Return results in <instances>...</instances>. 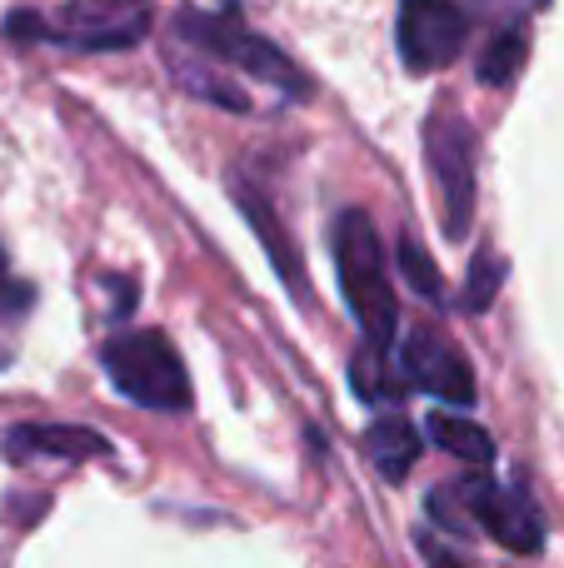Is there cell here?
Instances as JSON below:
<instances>
[{
  "label": "cell",
  "mask_w": 564,
  "mask_h": 568,
  "mask_svg": "<svg viewBox=\"0 0 564 568\" xmlns=\"http://www.w3.org/2000/svg\"><path fill=\"white\" fill-rule=\"evenodd\" d=\"M400 270H405V284H410V290L440 304V294H445V280H440L435 260L425 255V245H420L415 235H400Z\"/></svg>",
  "instance_id": "2e32d148"
},
{
  "label": "cell",
  "mask_w": 564,
  "mask_h": 568,
  "mask_svg": "<svg viewBox=\"0 0 564 568\" xmlns=\"http://www.w3.org/2000/svg\"><path fill=\"white\" fill-rule=\"evenodd\" d=\"M500 284H505V260L500 255H490V250H480L475 260H470V280H465V310L470 314H480V310H490L495 304V294H500Z\"/></svg>",
  "instance_id": "9a60e30c"
},
{
  "label": "cell",
  "mask_w": 564,
  "mask_h": 568,
  "mask_svg": "<svg viewBox=\"0 0 564 568\" xmlns=\"http://www.w3.org/2000/svg\"><path fill=\"white\" fill-rule=\"evenodd\" d=\"M460 504H465L470 524L485 529L490 539H500L510 554H540L545 549V514L535 509L525 489H505L490 474H465L455 484Z\"/></svg>",
  "instance_id": "8992f818"
},
{
  "label": "cell",
  "mask_w": 564,
  "mask_h": 568,
  "mask_svg": "<svg viewBox=\"0 0 564 568\" xmlns=\"http://www.w3.org/2000/svg\"><path fill=\"white\" fill-rule=\"evenodd\" d=\"M100 364H105L115 394L150 414H185L195 404L190 394V369L180 349L160 329H120L100 344Z\"/></svg>",
  "instance_id": "277c9868"
},
{
  "label": "cell",
  "mask_w": 564,
  "mask_h": 568,
  "mask_svg": "<svg viewBox=\"0 0 564 568\" xmlns=\"http://www.w3.org/2000/svg\"><path fill=\"white\" fill-rule=\"evenodd\" d=\"M470 40V16L455 0H400L395 16V45L410 75H430L460 60Z\"/></svg>",
  "instance_id": "52a82bcc"
},
{
  "label": "cell",
  "mask_w": 564,
  "mask_h": 568,
  "mask_svg": "<svg viewBox=\"0 0 564 568\" xmlns=\"http://www.w3.org/2000/svg\"><path fill=\"white\" fill-rule=\"evenodd\" d=\"M350 379H355V394L365 404H385V409H395L400 399H405V374H400V364L390 359V349H370L365 344V354H355L350 359Z\"/></svg>",
  "instance_id": "4fadbf2b"
},
{
  "label": "cell",
  "mask_w": 564,
  "mask_h": 568,
  "mask_svg": "<svg viewBox=\"0 0 564 568\" xmlns=\"http://www.w3.org/2000/svg\"><path fill=\"white\" fill-rule=\"evenodd\" d=\"M425 434L440 444L445 454H455V459H465L470 469H490L495 464V439H490V429H480L475 419H465V414H450V409H435L425 424Z\"/></svg>",
  "instance_id": "7c38bea8"
},
{
  "label": "cell",
  "mask_w": 564,
  "mask_h": 568,
  "mask_svg": "<svg viewBox=\"0 0 564 568\" xmlns=\"http://www.w3.org/2000/svg\"><path fill=\"white\" fill-rule=\"evenodd\" d=\"M420 449H425V439H420V429L405 419V414H380V419L365 429V454L385 484H405L410 469H415V459H420Z\"/></svg>",
  "instance_id": "8fae6325"
},
{
  "label": "cell",
  "mask_w": 564,
  "mask_h": 568,
  "mask_svg": "<svg viewBox=\"0 0 564 568\" xmlns=\"http://www.w3.org/2000/svg\"><path fill=\"white\" fill-rule=\"evenodd\" d=\"M235 205L245 210L250 230H255V235H260V245L270 250V260H275L280 280H285L290 290L300 294V300H310V280H305V265H300V250L290 245V235H285V230H280L275 205H270V200L260 195L255 185H240V175H235Z\"/></svg>",
  "instance_id": "30bf717a"
},
{
  "label": "cell",
  "mask_w": 564,
  "mask_h": 568,
  "mask_svg": "<svg viewBox=\"0 0 564 568\" xmlns=\"http://www.w3.org/2000/svg\"><path fill=\"white\" fill-rule=\"evenodd\" d=\"M330 250H335V275L350 304V320L360 324L370 349H390L400 339V300L390 284V260L380 250L375 220L365 210H345L330 225Z\"/></svg>",
  "instance_id": "6da1fadb"
},
{
  "label": "cell",
  "mask_w": 564,
  "mask_h": 568,
  "mask_svg": "<svg viewBox=\"0 0 564 568\" xmlns=\"http://www.w3.org/2000/svg\"><path fill=\"white\" fill-rule=\"evenodd\" d=\"M150 0H66L56 16L16 10L6 16V36L20 45H66V50H130L150 36Z\"/></svg>",
  "instance_id": "7a4b0ae2"
},
{
  "label": "cell",
  "mask_w": 564,
  "mask_h": 568,
  "mask_svg": "<svg viewBox=\"0 0 564 568\" xmlns=\"http://www.w3.org/2000/svg\"><path fill=\"white\" fill-rule=\"evenodd\" d=\"M420 554H425L430 568H470L450 544H440V534H420Z\"/></svg>",
  "instance_id": "ac0fdd59"
},
{
  "label": "cell",
  "mask_w": 564,
  "mask_h": 568,
  "mask_svg": "<svg viewBox=\"0 0 564 568\" xmlns=\"http://www.w3.org/2000/svg\"><path fill=\"white\" fill-rule=\"evenodd\" d=\"M175 36L185 40L190 50H200V55L220 60V65H230V70H245L250 80L280 90V95H290V100L310 95L305 70H300L280 45H270L260 30H250L245 20L235 16V6H225V10H180Z\"/></svg>",
  "instance_id": "3957f363"
},
{
  "label": "cell",
  "mask_w": 564,
  "mask_h": 568,
  "mask_svg": "<svg viewBox=\"0 0 564 568\" xmlns=\"http://www.w3.org/2000/svg\"><path fill=\"white\" fill-rule=\"evenodd\" d=\"M400 374H405L410 389H425L440 404H475V369H470L465 349L455 339H445L430 324H415L405 334V349H400Z\"/></svg>",
  "instance_id": "ba28073f"
},
{
  "label": "cell",
  "mask_w": 564,
  "mask_h": 568,
  "mask_svg": "<svg viewBox=\"0 0 564 568\" xmlns=\"http://www.w3.org/2000/svg\"><path fill=\"white\" fill-rule=\"evenodd\" d=\"M425 160L445 210V235L465 240L475 225V130L460 110H435L425 120Z\"/></svg>",
  "instance_id": "5b68a950"
},
{
  "label": "cell",
  "mask_w": 564,
  "mask_h": 568,
  "mask_svg": "<svg viewBox=\"0 0 564 568\" xmlns=\"http://www.w3.org/2000/svg\"><path fill=\"white\" fill-rule=\"evenodd\" d=\"M525 50H530L525 26H505L485 45V55H480V80H485V85H510V80L520 75V65H525Z\"/></svg>",
  "instance_id": "5bb4252c"
},
{
  "label": "cell",
  "mask_w": 564,
  "mask_h": 568,
  "mask_svg": "<svg viewBox=\"0 0 564 568\" xmlns=\"http://www.w3.org/2000/svg\"><path fill=\"white\" fill-rule=\"evenodd\" d=\"M0 454L10 464H36V459H105L110 439L80 424H16L0 439Z\"/></svg>",
  "instance_id": "9c48e42d"
},
{
  "label": "cell",
  "mask_w": 564,
  "mask_h": 568,
  "mask_svg": "<svg viewBox=\"0 0 564 568\" xmlns=\"http://www.w3.org/2000/svg\"><path fill=\"white\" fill-rule=\"evenodd\" d=\"M30 304V284H20L16 275H10V265H6V250H0V314H20Z\"/></svg>",
  "instance_id": "e0dca14e"
}]
</instances>
